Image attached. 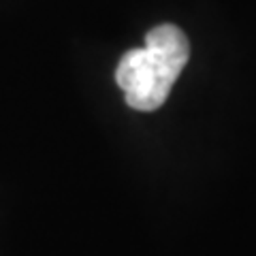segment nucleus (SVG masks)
<instances>
[{
  "label": "nucleus",
  "mask_w": 256,
  "mask_h": 256,
  "mask_svg": "<svg viewBox=\"0 0 256 256\" xmlns=\"http://www.w3.org/2000/svg\"><path fill=\"white\" fill-rule=\"evenodd\" d=\"M190 58V43L182 28L162 24L148 32L146 47L122 56L116 68V82L122 88L128 107L156 111L164 105Z\"/></svg>",
  "instance_id": "1"
}]
</instances>
